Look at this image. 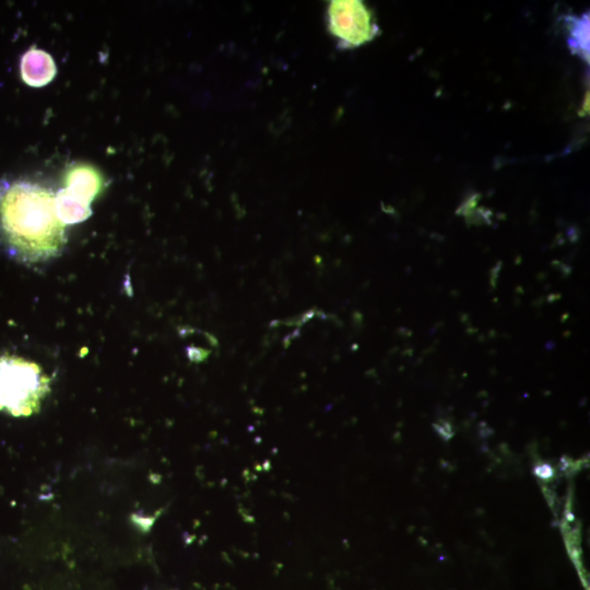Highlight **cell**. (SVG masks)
Wrapping results in <instances>:
<instances>
[{"label": "cell", "instance_id": "cell-8", "mask_svg": "<svg viewBox=\"0 0 590 590\" xmlns=\"http://www.w3.org/2000/svg\"><path fill=\"white\" fill-rule=\"evenodd\" d=\"M541 302H543V298H542V297H539V298L534 302L533 305L540 306V305L542 304Z\"/></svg>", "mask_w": 590, "mask_h": 590}, {"label": "cell", "instance_id": "cell-6", "mask_svg": "<svg viewBox=\"0 0 590 590\" xmlns=\"http://www.w3.org/2000/svg\"><path fill=\"white\" fill-rule=\"evenodd\" d=\"M589 23L586 16L577 20L573 26L571 46L582 56H589Z\"/></svg>", "mask_w": 590, "mask_h": 590}, {"label": "cell", "instance_id": "cell-2", "mask_svg": "<svg viewBox=\"0 0 590 590\" xmlns=\"http://www.w3.org/2000/svg\"><path fill=\"white\" fill-rule=\"evenodd\" d=\"M50 391V379L35 362L0 356V411L14 417L37 413Z\"/></svg>", "mask_w": 590, "mask_h": 590}, {"label": "cell", "instance_id": "cell-5", "mask_svg": "<svg viewBox=\"0 0 590 590\" xmlns=\"http://www.w3.org/2000/svg\"><path fill=\"white\" fill-rule=\"evenodd\" d=\"M21 74L25 83L32 86H42L54 79L56 66L47 52L32 48L22 57Z\"/></svg>", "mask_w": 590, "mask_h": 590}, {"label": "cell", "instance_id": "cell-1", "mask_svg": "<svg viewBox=\"0 0 590 590\" xmlns=\"http://www.w3.org/2000/svg\"><path fill=\"white\" fill-rule=\"evenodd\" d=\"M55 194L32 180L0 181V247L5 253L24 263L61 253L67 228L58 217Z\"/></svg>", "mask_w": 590, "mask_h": 590}, {"label": "cell", "instance_id": "cell-4", "mask_svg": "<svg viewBox=\"0 0 590 590\" xmlns=\"http://www.w3.org/2000/svg\"><path fill=\"white\" fill-rule=\"evenodd\" d=\"M328 24L331 34L347 47L371 40L377 32L371 13L362 1H331Z\"/></svg>", "mask_w": 590, "mask_h": 590}, {"label": "cell", "instance_id": "cell-3", "mask_svg": "<svg viewBox=\"0 0 590 590\" xmlns=\"http://www.w3.org/2000/svg\"><path fill=\"white\" fill-rule=\"evenodd\" d=\"M103 178L98 170L85 164L75 165L67 174L64 186L55 194L59 220L75 224L91 214V203L101 192Z\"/></svg>", "mask_w": 590, "mask_h": 590}, {"label": "cell", "instance_id": "cell-7", "mask_svg": "<svg viewBox=\"0 0 590 590\" xmlns=\"http://www.w3.org/2000/svg\"><path fill=\"white\" fill-rule=\"evenodd\" d=\"M559 298H560V295L558 293L551 294V295L547 296V302L553 303V302H555V300H557Z\"/></svg>", "mask_w": 590, "mask_h": 590}]
</instances>
